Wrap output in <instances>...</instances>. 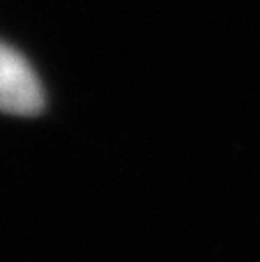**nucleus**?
<instances>
[{"instance_id": "obj_1", "label": "nucleus", "mask_w": 260, "mask_h": 262, "mask_svg": "<svg viewBox=\"0 0 260 262\" xmlns=\"http://www.w3.org/2000/svg\"><path fill=\"white\" fill-rule=\"evenodd\" d=\"M44 108V88L35 69L16 49L0 41V111L37 115Z\"/></svg>"}]
</instances>
